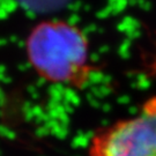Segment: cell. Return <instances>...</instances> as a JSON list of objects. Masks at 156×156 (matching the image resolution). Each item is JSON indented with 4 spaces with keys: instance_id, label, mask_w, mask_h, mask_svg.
Returning a JSON list of instances; mask_svg holds the SVG:
<instances>
[{
    "instance_id": "cell-1",
    "label": "cell",
    "mask_w": 156,
    "mask_h": 156,
    "mask_svg": "<svg viewBox=\"0 0 156 156\" xmlns=\"http://www.w3.org/2000/svg\"><path fill=\"white\" fill-rule=\"evenodd\" d=\"M26 51L36 73L50 82L82 86L93 69L86 36L64 21L37 24L27 38Z\"/></svg>"
},
{
    "instance_id": "cell-2",
    "label": "cell",
    "mask_w": 156,
    "mask_h": 156,
    "mask_svg": "<svg viewBox=\"0 0 156 156\" xmlns=\"http://www.w3.org/2000/svg\"><path fill=\"white\" fill-rule=\"evenodd\" d=\"M88 156H156V96L146 101L135 116L96 132Z\"/></svg>"
}]
</instances>
